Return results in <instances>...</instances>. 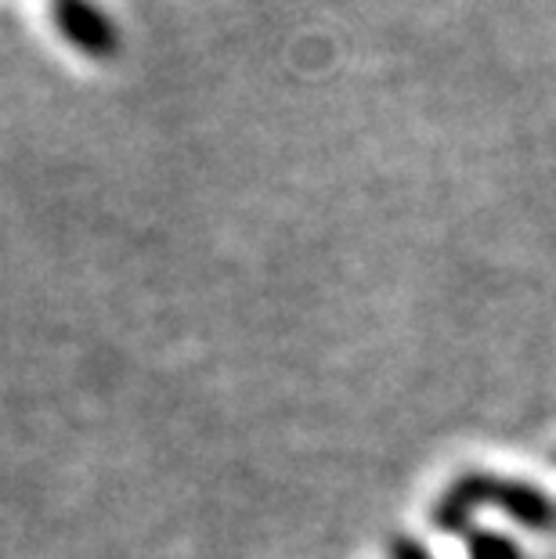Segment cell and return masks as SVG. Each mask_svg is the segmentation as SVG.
Returning <instances> with one entry per match:
<instances>
[]
</instances>
